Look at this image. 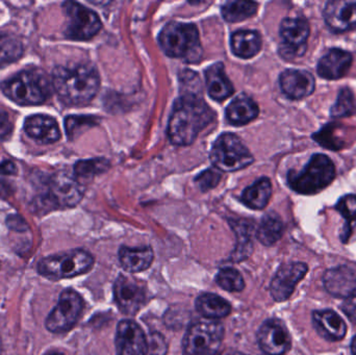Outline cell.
Listing matches in <instances>:
<instances>
[{"mask_svg":"<svg viewBox=\"0 0 356 355\" xmlns=\"http://www.w3.org/2000/svg\"><path fill=\"white\" fill-rule=\"evenodd\" d=\"M215 118V114L198 94H184L173 106L168 135L173 144L190 145Z\"/></svg>","mask_w":356,"mask_h":355,"instance_id":"obj_1","label":"cell"},{"mask_svg":"<svg viewBox=\"0 0 356 355\" xmlns=\"http://www.w3.org/2000/svg\"><path fill=\"white\" fill-rule=\"evenodd\" d=\"M100 79L90 64L58 66L52 72V87L58 98L68 106L89 104L99 90Z\"/></svg>","mask_w":356,"mask_h":355,"instance_id":"obj_2","label":"cell"},{"mask_svg":"<svg viewBox=\"0 0 356 355\" xmlns=\"http://www.w3.org/2000/svg\"><path fill=\"white\" fill-rule=\"evenodd\" d=\"M2 93L19 106H39L51 94L49 79L39 69L22 70L2 81Z\"/></svg>","mask_w":356,"mask_h":355,"instance_id":"obj_3","label":"cell"},{"mask_svg":"<svg viewBox=\"0 0 356 355\" xmlns=\"http://www.w3.org/2000/svg\"><path fill=\"white\" fill-rule=\"evenodd\" d=\"M159 41L165 53L171 58L196 63L202 56L198 29L194 24L168 23L161 31Z\"/></svg>","mask_w":356,"mask_h":355,"instance_id":"obj_4","label":"cell"},{"mask_svg":"<svg viewBox=\"0 0 356 355\" xmlns=\"http://www.w3.org/2000/svg\"><path fill=\"white\" fill-rule=\"evenodd\" d=\"M336 179L334 162L322 154H314L307 166L299 171H290L288 183L293 191L303 195H314L327 188Z\"/></svg>","mask_w":356,"mask_h":355,"instance_id":"obj_5","label":"cell"},{"mask_svg":"<svg viewBox=\"0 0 356 355\" xmlns=\"http://www.w3.org/2000/svg\"><path fill=\"white\" fill-rule=\"evenodd\" d=\"M94 258L89 252L81 249L70 250L64 254H54L40 261L38 272L46 279H72L91 270Z\"/></svg>","mask_w":356,"mask_h":355,"instance_id":"obj_6","label":"cell"},{"mask_svg":"<svg viewBox=\"0 0 356 355\" xmlns=\"http://www.w3.org/2000/svg\"><path fill=\"white\" fill-rule=\"evenodd\" d=\"M211 160L219 170L234 172L252 164L253 156L240 138L232 133H224L211 148Z\"/></svg>","mask_w":356,"mask_h":355,"instance_id":"obj_7","label":"cell"},{"mask_svg":"<svg viewBox=\"0 0 356 355\" xmlns=\"http://www.w3.org/2000/svg\"><path fill=\"white\" fill-rule=\"evenodd\" d=\"M222 324L211 321H200L191 325L182 341L184 355H215L223 341Z\"/></svg>","mask_w":356,"mask_h":355,"instance_id":"obj_8","label":"cell"},{"mask_svg":"<svg viewBox=\"0 0 356 355\" xmlns=\"http://www.w3.org/2000/svg\"><path fill=\"white\" fill-rule=\"evenodd\" d=\"M83 192L85 189L75 175L60 171L49 177L47 192L41 199L49 210L73 208L83 199Z\"/></svg>","mask_w":356,"mask_h":355,"instance_id":"obj_9","label":"cell"},{"mask_svg":"<svg viewBox=\"0 0 356 355\" xmlns=\"http://www.w3.org/2000/svg\"><path fill=\"white\" fill-rule=\"evenodd\" d=\"M66 15L65 35L75 41H87L102 29V21L95 12L74 1L63 3Z\"/></svg>","mask_w":356,"mask_h":355,"instance_id":"obj_10","label":"cell"},{"mask_svg":"<svg viewBox=\"0 0 356 355\" xmlns=\"http://www.w3.org/2000/svg\"><path fill=\"white\" fill-rule=\"evenodd\" d=\"M83 310L81 296L73 290H66L60 296L58 304L46 319V329L54 333L70 331Z\"/></svg>","mask_w":356,"mask_h":355,"instance_id":"obj_11","label":"cell"},{"mask_svg":"<svg viewBox=\"0 0 356 355\" xmlns=\"http://www.w3.org/2000/svg\"><path fill=\"white\" fill-rule=\"evenodd\" d=\"M280 33L282 40L280 52L284 58H300L307 52L309 25L305 18L284 19Z\"/></svg>","mask_w":356,"mask_h":355,"instance_id":"obj_12","label":"cell"},{"mask_svg":"<svg viewBox=\"0 0 356 355\" xmlns=\"http://www.w3.org/2000/svg\"><path fill=\"white\" fill-rule=\"evenodd\" d=\"M115 302L123 314L135 315L147 299L145 286L135 279L120 275L114 286Z\"/></svg>","mask_w":356,"mask_h":355,"instance_id":"obj_13","label":"cell"},{"mask_svg":"<svg viewBox=\"0 0 356 355\" xmlns=\"http://www.w3.org/2000/svg\"><path fill=\"white\" fill-rule=\"evenodd\" d=\"M259 347L268 355H284L290 350L291 336L280 320H268L257 333Z\"/></svg>","mask_w":356,"mask_h":355,"instance_id":"obj_14","label":"cell"},{"mask_svg":"<svg viewBox=\"0 0 356 355\" xmlns=\"http://www.w3.org/2000/svg\"><path fill=\"white\" fill-rule=\"evenodd\" d=\"M307 266L303 263H289L282 265L270 286L272 297L275 302H286L291 297L297 283L305 276Z\"/></svg>","mask_w":356,"mask_h":355,"instance_id":"obj_15","label":"cell"},{"mask_svg":"<svg viewBox=\"0 0 356 355\" xmlns=\"http://www.w3.org/2000/svg\"><path fill=\"white\" fill-rule=\"evenodd\" d=\"M117 355H147V338L141 327L131 320L121 321L116 333Z\"/></svg>","mask_w":356,"mask_h":355,"instance_id":"obj_16","label":"cell"},{"mask_svg":"<svg viewBox=\"0 0 356 355\" xmlns=\"http://www.w3.org/2000/svg\"><path fill=\"white\" fill-rule=\"evenodd\" d=\"M326 24L334 33L356 28V0H330L323 10Z\"/></svg>","mask_w":356,"mask_h":355,"instance_id":"obj_17","label":"cell"},{"mask_svg":"<svg viewBox=\"0 0 356 355\" xmlns=\"http://www.w3.org/2000/svg\"><path fill=\"white\" fill-rule=\"evenodd\" d=\"M280 89L286 97L293 100L302 99L315 91V77L309 71L289 69L280 77Z\"/></svg>","mask_w":356,"mask_h":355,"instance_id":"obj_18","label":"cell"},{"mask_svg":"<svg viewBox=\"0 0 356 355\" xmlns=\"http://www.w3.org/2000/svg\"><path fill=\"white\" fill-rule=\"evenodd\" d=\"M323 283L326 291L334 297L346 299L356 294V274L348 267L330 269L324 274Z\"/></svg>","mask_w":356,"mask_h":355,"instance_id":"obj_19","label":"cell"},{"mask_svg":"<svg viewBox=\"0 0 356 355\" xmlns=\"http://www.w3.org/2000/svg\"><path fill=\"white\" fill-rule=\"evenodd\" d=\"M353 60L350 52L334 48L320 58L317 67L318 74L328 81L342 79L350 69Z\"/></svg>","mask_w":356,"mask_h":355,"instance_id":"obj_20","label":"cell"},{"mask_svg":"<svg viewBox=\"0 0 356 355\" xmlns=\"http://www.w3.org/2000/svg\"><path fill=\"white\" fill-rule=\"evenodd\" d=\"M25 133L42 144L56 143L60 139V131L56 119L47 115H33L24 121Z\"/></svg>","mask_w":356,"mask_h":355,"instance_id":"obj_21","label":"cell"},{"mask_svg":"<svg viewBox=\"0 0 356 355\" xmlns=\"http://www.w3.org/2000/svg\"><path fill=\"white\" fill-rule=\"evenodd\" d=\"M313 323L318 333L328 341H341L346 335V323L334 311H318L314 313Z\"/></svg>","mask_w":356,"mask_h":355,"instance_id":"obj_22","label":"cell"},{"mask_svg":"<svg viewBox=\"0 0 356 355\" xmlns=\"http://www.w3.org/2000/svg\"><path fill=\"white\" fill-rule=\"evenodd\" d=\"M205 81L209 96L213 100L223 101L234 93V85L228 79L221 63L211 65L205 70Z\"/></svg>","mask_w":356,"mask_h":355,"instance_id":"obj_23","label":"cell"},{"mask_svg":"<svg viewBox=\"0 0 356 355\" xmlns=\"http://www.w3.org/2000/svg\"><path fill=\"white\" fill-rule=\"evenodd\" d=\"M259 112L257 104L249 96L242 94L226 108V118L232 124L241 126L254 120Z\"/></svg>","mask_w":356,"mask_h":355,"instance_id":"obj_24","label":"cell"},{"mask_svg":"<svg viewBox=\"0 0 356 355\" xmlns=\"http://www.w3.org/2000/svg\"><path fill=\"white\" fill-rule=\"evenodd\" d=\"M154 256V251L150 247H121L119 250L121 266L129 272H141L149 268Z\"/></svg>","mask_w":356,"mask_h":355,"instance_id":"obj_25","label":"cell"},{"mask_svg":"<svg viewBox=\"0 0 356 355\" xmlns=\"http://www.w3.org/2000/svg\"><path fill=\"white\" fill-rule=\"evenodd\" d=\"M230 46L234 53L238 58H251L261 50V38L257 31L242 29L232 35Z\"/></svg>","mask_w":356,"mask_h":355,"instance_id":"obj_26","label":"cell"},{"mask_svg":"<svg viewBox=\"0 0 356 355\" xmlns=\"http://www.w3.org/2000/svg\"><path fill=\"white\" fill-rule=\"evenodd\" d=\"M196 310L205 318L221 319L232 311L229 302L216 294L205 293L196 299Z\"/></svg>","mask_w":356,"mask_h":355,"instance_id":"obj_27","label":"cell"},{"mask_svg":"<svg viewBox=\"0 0 356 355\" xmlns=\"http://www.w3.org/2000/svg\"><path fill=\"white\" fill-rule=\"evenodd\" d=\"M271 195V181L267 177H263L243 192L242 200L248 208L263 210L269 204Z\"/></svg>","mask_w":356,"mask_h":355,"instance_id":"obj_28","label":"cell"},{"mask_svg":"<svg viewBox=\"0 0 356 355\" xmlns=\"http://www.w3.org/2000/svg\"><path fill=\"white\" fill-rule=\"evenodd\" d=\"M284 223L275 213L266 215L257 229V237L265 246L275 244L284 233Z\"/></svg>","mask_w":356,"mask_h":355,"instance_id":"obj_29","label":"cell"},{"mask_svg":"<svg viewBox=\"0 0 356 355\" xmlns=\"http://www.w3.org/2000/svg\"><path fill=\"white\" fill-rule=\"evenodd\" d=\"M24 52L22 42L10 33H0V68L17 62Z\"/></svg>","mask_w":356,"mask_h":355,"instance_id":"obj_30","label":"cell"},{"mask_svg":"<svg viewBox=\"0 0 356 355\" xmlns=\"http://www.w3.org/2000/svg\"><path fill=\"white\" fill-rule=\"evenodd\" d=\"M336 210L346 220L341 239L344 243H347L353 236V231L356 229V195L348 194V195L343 196L337 204Z\"/></svg>","mask_w":356,"mask_h":355,"instance_id":"obj_31","label":"cell"},{"mask_svg":"<svg viewBox=\"0 0 356 355\" xmlns=\"http://www.w3.org/2000/svg\"><path fill=\"white\" fill-rule=\"evenodd\" d=\"M257 4L252 1H228L222 6V15L228 22H240L255 15Z\"/></svg>","mask_w":356,"mask_h":355,"instance_id":"obj_32","label":"cell"},{"mask_svg":"<svg viewBox=\"0 0 356 355\" xmlns=\"http://www.w3.org/2000/svg\"><path fill=\"white\" fill-rule=\"evenodd\" d=\"M356 113V100L355 94L349 88H343L339 93L336 104L330 110L334 118H346Z\"/></svg>","mask_w":356,"mask_h":355,"instance_id":"obj_33","label":"cell"},{"mask_svg":"<svg viewBox=\"0 0 356 355\" xmlns=\"http://www.w3.org/2000/svg\"><path fill=\"white\" fill-rule=\"evenodd\" d=\"M110 168V163L104 158H93V160H79L75 164L74 174L79 179H90L95 175L102 174Z\"/></svg>","mask_w":356,"mask_h":355,"instance_id":"obj_34","label":"cell"},{"mask_svg":"<svg viewBox=\"0 0 356 355\" xmlns=\"http://www.w3.org/2000/svg\"><path fill=\"white\" fill-rule=\"evenodd\" d=\"M338 125L337 123H330L321 131L316 133L313 135V139L326 149L334 150V151L342 149L345 147V142L337 137V129L340 127Z\"/></svg>","mask_w":356,"mask_h":355,"instance_id":"obj_35","label":"cell"},{"mask_svg":"<svg viewBox=\"0 0 356 355\" xmlns=\"http://www.w3.org/2000/svg\"><path fill=\"white\" fill-rule=\"evenodd\" d=\"M216 283L228 292H240L245 288L244 279L238 270L224 268L216 276Z\"/></svg>","mask_w":356,"mask_h":355,"instance_id":"obj_36","label":"cell"},{"mask_svg":"<svg viewBox=\"0 0 356 355\" xmlns=\"http://www.w3.org/2000/svg\"><path fill=\"white\" fill-rule=\"evenodd\" d=\"M95 125L96 119L91 116H69L65 120V129L70 140L75 139L83 131Z\"/></svg>","mask_w":356,"mask_h":355,"instance_id":"obj_37","label":"cell"},{"mask_svg":"<svg viewBox=\"0 0 356 355\" xmlns=\"http://www.w3.org/2000/svg\"><path fill=\"white\" fill-rule=\"evenodd\" d=\"M220 181H221V174L215 169H207V171L199 174V176L196 179L197 185L203 192L209 191V190L217 187Z\"/></svg>","mask_w":356,"mask_h":355,"instance_id":"obj_38","label":"cell"},{"mask_svg":"<svg viewBox=\"0 0 356 355\" xmlns=\"http://www.w3.org/2000/svg\"><path fill=\"white\" fill-rule=\"evenodd\" d=\"M147 355H166L167 344L164 337L160 333H154L147 339Z\"/></svg>","mask_w":356,"mask_h":355,"instance_id":"obj_39","label":"cell"},{"mask_svg":"<svg viewBox=\"0 0 356 355\" xmlns=\"http://www.w3.org/2000/svg\"><path fill=\"white\" fill-rule=\"evenodd\" d=\"M13 122L10 115L4 108H0V143L10 139L13 133Z\"/></svg>","mask_w":356,"mask_h":355,"instance_id":"obj_40","label":"cell"},{"mask_svg":"<svg viewBox=\"0 0 356 355\" xmlns=\"http://www.w3.org/2000/svg\"><path fill=\"white\" fill-rule=\"evenodd\" d=\"M341 310L353 323H356V294L345 299Z\"/></svg>","mask_w":356,"mask_h":355,"instance_id":"obj_41","label":"cell"},{"mask_svg":"<svg viewBox=\"0 0 356 355\" xmlns=\"http://www.w3.org/2000/svg\"><path fill=\"white\" fill-rule=\"evenodd\" d=\"M17 167L12 160H4L0 163V175H15Z\"/></svg>","mask_w":356,"mask_h":355,"instance_id":"obj_42","label":"cell"},{"mask_svg":"<svg viewBox=\"0 0 356 355\" xmlns=\"http://www.w3.org/2000/svg\"><path fill=\"white\" fill-rule=\"evenodd\" d=\"M351 352H353V355H356V336L351 343Z\"/></svg>","mask_w":356,"mask_h":355,"instance_id":"obj_43","label":"cell"},{"mask_svg":"<svg viewBox=\"0 0 356 355\" xmlns=\"http://www.w3.org/2000/svg\"><path fill=\"white\" fill-rule=\"evenodd\" d=\"M0 355H1V339H0Z\"/></svg>","mask_w":356,"mask_h":355,"instance_id":"obj_44","label":"cell"},{"mask_svg":"<svg viewBox=\"0 0 356 355\" xmlns=\"http://www.w3.org/2000/svg\"><path fill=\"white\" fill-rule=\"evenodd\" d=\"M49 355H62V354H49Z\"/></svg>","mask_w":356,"mask_h":355,"instance_id":"obj_45","label":"cell"}]
</instances>
